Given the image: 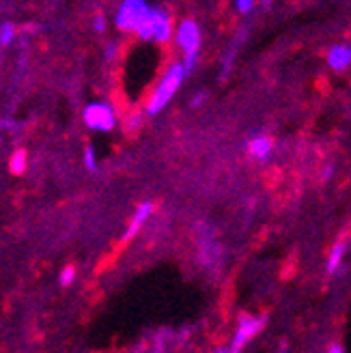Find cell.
<instances>
[{
	"label": "cell",
	"mask_w": 351,
	"mask_h": 353,
	"mask_svg": "<svg viewBox=\"0 0 351 353\" xmlns=\"http://www.w3.org/2000/svg\"><path fill=\"white\" fill-rule=\"evenodd\" d=\"M185 76H188V72H185L183 63L170 65L168 72L164 74V78L160 80V84H157V88L153 91V95H151V99L147 103V114L153 117L157 112H162L166 105H168V101L174 97V93H177V88L181 86V82H183Z\"/></svg>",
	"instance_id": "cell-1"
},
{
	"label": "cell",
	"mask_w": 351,
	"mask_h": 353,
	"mask_svg": "<svg viewBox=\"0 0 351 353\" xmlns=\"http://www.w3.org/2000/svg\"><path fill=\"white\" fill-rule=\"evenodd\" d=\"M136 34L145 41H151V39L160 43L168 41L172 34V22H170L168 11L162 7H149L143 22L136 28Z\"/></svg>",
	"instance_id": "cell-2"
},
{
	"label": "cell",
	"mask_w": 351,
	"mask_h": 353,
	"mask_svg": "<svg viewBox=\"0 0 351 353\" xmlns=\"http://www.w3.org/2000/svg\"><path fill=\"white\" fill-rule=\"evenodd\" d=\"M177 43L183 50V67L185 72H194L197 65V57H199V48H201V28L197 22L192 20H183L177 28Z\"/></svg>",
	"instance_id": "cell-3"
},
{
	"label": "cell",
	"mask_w": 351,
	"mask_h": 353,
	"mask_svg": "<svg viewBox=\"0 0 351 353\" xmlns=\"http://www.w3.org/2000/svg\"><path fill=\"white\" fill-rule=\"evenodd\" d=\"M86 128H91L93 132H110L117 125V114L114 108L106 101H93L84 108L82 114Z\"/></svg>",
	"instance_id": "cell-4"
},
{
	"label": "cell",
	"mask_w": 351,
	"mask_h": 353,
	"mask_svg": "<svg viewBox=\"0 0 351 353\" xmlns=\"http://www.w3.org/2000/svg\"><path fill=\"white\" fill-rule=\"evenodd\" d=\"M147 11H149V5L145 3V0H123L119 11H117L114 24L123 32H130V30L136 32L138 24L143 22Z\"/></svg>",
	"instance_id": "cell-5"
},
{
	"label": "cell",
	"mask_w": 351,
	"mask_h": 353,
	"mask_svg": "<svg viewBox=\"0 0 351 353\" xmlns=\"http://www.w3.org/2000/svg\"><path fill=\"white\" fill-rule=\"evenodd\" d=\"M263 325H265V316H259V319H254V316H241L239 319V327L235 332V339L231 343V347L239 353L243 345H248L257 334L263 330Z\"/></svg>",
	"instance_id": "cell-6"
},
{
	"label": "cell",
	"mask_w": 351,
	"mask_h": 353,
	"mask_svg": "<svg viewBox=\"0 0 351 353\" xmlns=\"http://www.w3.org/2000/svg\"><path fill=\"white\" fill-rule=\"evenodd\" d=\"M151 214H153V205H151V203H140L138 209H136V214L132 216V220H130V224H128V228H126V233H123V241L134 239L136 233L145 226V222L149 220Z\"/></svg>",
	"instance_id": "cell-7"
},
{
	"label": "cell",
	"mask_w": 351,
	"mask_h": 353,
	"mask_svg": "<svg viewBox=\"0 0 351 353\" xmlns=\"http://www.w3.org/2000/svg\"><path fill=\"white\" fill-rule=\"evenodd\" d=\"M328 65L334 69V72H345V69L351 65V48L345 43L332 46L328 52Z\"/></svg>",
	"instance_id": "cell-8"
},
{
	"label": "cell",
	"mask_w": 351,
	"mask_h": 353,
	"mask_svg": "<svg viewBox=\"0 0 351 353\" xmlns=\"http://www.w3.org/2000/svg\"><path fill=\"white\" fill-rule=\"evenodd\" d=\"M274 151V143H272V138L265 136V134H257L250 138V143H248V153L254 157V160H268V157L272 155Z\"/></svg>",
	"instance_id": "cell-9"
},
{
	"label": "cell",
	"mask_w": 351,
	"mask_h": 353,
	"mask_svg": "<svg viewBox=\"0 0 351 353\" xmlns=\"http://www.w3.org/2000/svg\"><path fill=\"white\" fill-rule=\"evenodd\" d=\"M218 256H220V250H218V243L214 241V237L203 235L201 237V261L205 265H214L218 261Z\"/></svg>",
	"instance_id": "cell-10"
},
{
	"label": "cell",
	"mask_w": 351,
	"mask_h": 353,
	"mask_svg": "<svg viewBox=\"0 0 351 353\" xmlns=\"http://www.w3.org/2000/svg\"><path fill=\"white\" fill-rule=\"evenodd\" d=\"M343 256H345V243H337L330 252V259H328V274H334L341 268Z\"/></svg>",
	"instance_id": "cell-11"
},
{
	"label": "cell",
	"mask_w": 351,
	"mask_h": 353,
	"mask_svg": "<svg viewBox=\"0 0 351 353\" xmlns=\"http://www.w3.org/2000/svg\"><path fill=\"white\" fill-rule=\"evenodd\" d=\"M9 168L13 174H22L26 170V151L17 149L13 155H11V162H9Z\"/></svg>",
	"instance_id": "cell-12"
},
{
	"label": "cell",
	"mask_w": 351,
	"mask_h": 353,
	"mask_svg": "<svg viewBox=\"0 0 351 353\" xmlns=\"http://www.w3.org/2000/svg\"><path fill=\"white\" fill-rule=\"evenodd\" d=\"M15 39V24L3 22L0 24V46H9Z\"/></svg>",
	"instance_id": "cell-13"
},
{
	"label": "cell",
	"mask_w": 351,
	"mask_h": 353,
	"mask_svg": "<svg viewBox=\"0 0 351 353\" xmlns=\"http://www.w3.org/2000/svg\"><path fill=\"white\" fill-rule=\"evenodd\" d=\"M84 166L89 168L91 172L97 170V160H95V149L93 147H86L84 149Z\"/></svg>",
	"instance_id": "cell-14"
},
{
	"label": "cell",
	"mask_w": 351,
	"mask_h": 353,
	"mask_svg": "<svg viewBox=\"0 0 351 353\" xmlns=\"http://www.w3.org/2000/svg\"><path fill=\"white\" fill-rule=\"evenodd\" d=\"M74 278H76V270L72 268V265H69V268H65L63 272H61V285L63 287H69V285H72V282H74Z\"/></svg>",
	"instance_id": "cell-15"
},
{
	"label": "cell",
	"mask_w": 351,
	"mask_h": 353,
	"mask_svg": "<svg viewBox=\"0 0 351 353\" xmlns=\"http://www.w3.org/2000/svg\"><path fill=\"white\" fill-rule=\"evenodd\" d=\"M235 7H237V11L239 13H250L252 9H254V0H235Z\"/></svg>",
	"instance_id": "cell-16"
},
{
	"label": "cell",
	"mask_w": 351,
	"mask_h": 353,
	"mask_svg": "<svg viewBox=\"0 0 351 353\" xmlns=\"http://www.w3.org/2000/svg\"><path fill=\"white\" fill-rule=\"evenodd\" d=\"M93 28H95V32H103V30H106V17H103V15H97V17H95V22H93Z\"/></svg>",
	"instance_id": "cell-17"
},
{
	"label": "cell",
	"mask_w": 351,
	"mask_h": 353,
	"mask_svg": "<svg viewBox=\"0 0 351 353\" xmlns=\"http://www.w3.org/2000/svg\"><path fill=\"white\" fill-rule=\"evenodd\" d=\"M140 119H143V117H140L138 112H136V114H132V117H130V121H128V123H130L128 128H130V130H136V128L140 125Z\"/></svg>",
	"instance_id": "cell-18"
},
{
	"label": "cell",
	"mask_w": 351,
	"mask_h": 353,
	"mask_svg": "<svg viewBox=\"0 0 351 353\" xmlns=\"http://www.w3.org/2000/svg\"><path fill=\"white\" fill-rule=\"evenodd\" d=\"M205 99H207V93H199V95H194V99H192V105H194V108H199V105H201Z\"/></svg>",
	"instance_id": "cell-19"
},
{
	"label": "cell",
	"mask_w": 351,
	"mask_h": 353,
	"mask_svg": "<svg viewBox=\"0 0 351 353\" xmlns=\"http://www.w3.org/2000/svg\"><path fill=\"white\" fill-rule=\"evenodd\" d=\"M114 52H117V46H108V48H106V59H112V57H114Z\"/></svg>",
	"instance_id": "cell-20"
},
{
	"label": "cell",
	"mask_w": 351,
	"mask_h": 353,
	"mask_svg": "<svg viewBox=\"0 0 351 353\" xmlns=\"http://www.w3.org/2000/svg\"><path fill=\"white\" fill-rule=\"evenodd\" d=\"M328 353H345V351H343V347H341V345H332Z\"/></svg>",
	"instance_id": "cell-21"
},
{
	"label": "cell",
	"mask_w": 351,
	"mask_h": 353,
	"mask_svg": "<svg viewBox=\"0 0 351 353\" xmlns=\"http://www.w3.org/2000/svg\"><path fill=\"white\" fill-rule=\"evenodd\" d=\"M218 353H237V351H235V349L231 347V349H220Z\"/></svg>",
	"instance_id": "cell-22"
}]
</instances>
